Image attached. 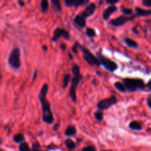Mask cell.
I'll return each mask as SVG.
<instances>
[{
	"instance_id": "1",
	"label": "cell",
	"mask_w": 151,
	"mask_h": 151,
	"mask_svg": "<svg viewBox=\"0 0 151 151\" xmlns=\"http://www.w3.org/2000/svg\"><path fill=\"white\" fill-rule=\"evenodd\" d=\"M49 91V85L44 83L41 87L38 94V100L41 104L42 109V120L47 125L54 123L55 118L51 110V104L47 98V94Z\"/></svg>"
},
{
	"instance_id": "2",
	"label": "cell",
	"mask_w": 151,
	"mask_h": 151,
	"mask_svg": "<svg viewBox=\"0 0 151 151\" xmlns=\"http://www.w3.org/2000/svg\"><path fill=\"white\" fill-rule=\"evenodd\" d=\"M72 74L73 76L71 79V86L69 88V94L72 99V102L74 103H77V90H78V86L81 83V81L83 79L82 75L81 72V68L78 64L75 63L72 66Z\"/></svg>"
},
{
	"instance_id": "3",
	"label": "cell",
	"mask_w": 151,
	"mask_h": 151,
	"mask_svg": "<svg viewBox=\"0 0 151 151\" xmlns=\"http://www.w3.org/2000/svg\"><path fill=\"white\" fill-rule=\"evenodd\" d=\"M122 83L125 86L126 91L130 93L137 91H145V83L144 81L140 78H124Z\"/></svg>"
},
{
	"instance_id": "4",
	"label": "cell",
	"mask_w": 151,
	"mask_h": 151,
	"mask_svg": "<svg viewBox=\"0 0 151 151\" xmlns=\"http://www.w3.org/2000/svg\"><path fill=\"white\" fill-rule=\"evenodd\" d=\"M7 62L13 69H19L21 67V50L19 47H14L10 52Z\"/></svg>"
},
{
	"instance_id": "5",
	"label": "cell",
	"mask_w": 151,
	"mask_h": 151,
	"mask_svg": "<svg viewBox=\"0 0 151 151\" xmlns=\"http://www.w3.org/2000/svg\"><path fill=\"white\" fill-rule=\"evenodd\" d=\"M95 56L97 60H98L100 65H102L109 72H114L118 69V65L116 62L111 60L110 58H107L106 56L103 55L102 53L97 52Z\"/></svg>"
},
{
	"instance_id": "6",
	"label": "cell",
	"mask_w": 151,
	"mask_h": 151,
	"mask_svg": "<svg viewBox=\"0 0 151 151\" xmlns=\"http://www.w3.org/2000/svg\"><path fill=\"white\" fill-rule=\"evenodd\" d=\"M75 44L77 45L78 48L81 50L83 52V58L90 66H100V63H99L98 60L97 59L95 55L91 53V52L88 50V48L85 47L78 42H75Z\"/></svg>"
},
{
	"instance_id": "7",
	"label": "cell",
	"mask_w": 151,
	"mask_h": 151,
	"mask_svg": "<svg viewBox=\"0 0 151 151\" xmlns=\"http://www.w3.org/2000/svg\"><path fill=\"white\" fill-rule=\"evenodd\" d=\"M118 103L117 98L115 96L112 95L108 98H105L99 101L97 104V108L98 111H103L107 110L112 106H114Z\"/></svg>"
},
{
	"instance_id": "8",
	"label": "cell",
	"mask_w": 151,
	"mask_h": 151,
	"mask_svg": "<svg viewBox=\"0 0 151 151\" xmlns=\"http://www.w3.org/2000/svg\"><path fill=\"white\" fill-rule=\"evenodd\" d=\"M136 17H137L136 15H134V16L132 15L131 16H124V15L123 16H119L116 19L111 20L110 22H109V24L115 27H121L125 24H126L127 22L133 21L134 19H135Z\"/></svg>"
},
{
	"instance_id": "9",
	"label": "cell",
	"mask_w": 151,
	"mask_h": 151,
	"mask_svg": "<svg viewBox=\"0 0 151 151\" xmlns=\"http://www.w3.org/2000/svg\"><path fill=\"white\" fill-rule=\"evenodd\" d=\"M60 38H63L66 40H69L70 39V35H69V32L67 30H66L63 28L60 27H57L55 28V29L54 30L53 32V35L52 37L51 40L54 42H56L57 41H58Z\"/></svg>"
},
{
	"instance_id": "10",
	"label": "cell",
	"mask_w": 151,
	"mask_h": 151,
	"mask_svg": "<svg viewBox=\"0 0 151 151\" xmlns=\"http://www.w3.org/2000/svg\"><path fill=\"white\" fill-rule=\"evenodd\" d=\"M89 3V0H64L65 5L67 7H78L80 6H86Z\"/></svg>"
},
{
	"instance_id": "11",
	"label": "cell",
	"mask_w": 151,
	"mask_h": 151,
	"mask_svg": "<svg viewBox=\"0 0 151 151\" xmlns=\"http://www.w3.org/2000/svg\"><path fill=\"white\" fill-rule=\"evenodd\" d=\"M96 8H97V6H96L95 3H89L88 5L86 6V8L84 9V10L82 12L81 15L84 19H86L87 18L90 17V16H91L94 14L96 10Z\"/></svg>"
},
{
	"instance_id": "12",
	"label": "cell",
	"mask_w": 151,
	"mask_h": 151,
	"mask_svg": "<svg viewBox=\"0 0 151 151\" xmlns=\"http://www.w3.org/2000/svg\"><path fill=\"white\" fill-rule=\"evenodd\" d=\"M117 10V7L116 6H109L108 7L106 10H104L103 13V20L108 21L110 17L111 16V15L113 14L114 12H116Z\"/></svg>"
},
{
	"instance_id": "13",
	"label": "cell",
	"mask_w": 151,
	"mask_h": 151,
	"mask_svg": "<svg viewBox=\"0 0 151 151\" xmlns=\"http://www.w3.org/2000/svg\"><path fill=\"white\" fill-rule=\"evenodd\" d=\"M74 24L78 28H84L86 26V19H84L81 14H78L74 18Z\"/></svg>"
},
{
	"instance_id": "14",
	"label": "cell",
	"mask_w": 151,
	"mask_h": 151,
	"mask_svg": "<svg viewBox=\"0 0 151 151\" xmlns=\"http://www.w3.org/2000/svg\"><path fill=\"white\" fill-rule=\"evenodd\" d=\"M135 13L136 16H140V17H143V16H150L151 15V10H145V9H143L139 7H136Z\"/></svg>"
},
{
	"instance_id": "15",
	"label": "cell",
	"mask_w": 151,
	"mask_h": 151,
	"mask_svg": "<svg viewBox=\"0 0 151 151\" xmlns=\"http://www.w3.org/2000/svg\"><path fill=\"white\" fill-rule=\"evenodd\" d=\"M128 127H129L130 129L133 130V131H142L143 128L141 122L137 120L131 121V122L129 123Z\"/></svg>"
},
{
	"instance_id": "16",
	"label": "cell",
	"mask_w": 151,
	"mask_h": 151,
	"mask_svg": "<svg viewBox=\"0 0 151 151\" xmlns=\"http://www.w3.org/2000/svg\"><path fill=\"white\" fill-rule=\"evenodd\" d=\"M65 136L68 137H73L77 134V128L75 125H69L64 132Z\"/></svg>"
},
{
	"instance_id": "17",
	"label": "cell",
	"mask_w": 151,
	"mask_h": 151,
	"mask_svg": "<svg viewBox=\"0 0 151 151\" xmlns=\"http://www.w3.org/2000/svg\"><path fill=\"white\" fill-rule=\"evenodd\" d=\"M124 41H125V44H126L128 47H131V48H134V49L138 48L139 47L138 43H137V41H134V40H133L132 38L126 37V38H124Z\"/></svg>"
},
{
	"instance_id": "18",
	"label": "cell",
	"mask_w": 151,
	"mask_h": 151,
	"mask_svg": "<svg viewBox=\"0 0 151 151\" xmlns=\"http://www.w3.org/2000/svg\"><path fill=\"white\" fill-rule=\"evenodd\" d=\"M51 4L52 5L53 9L58 13H60L62 11V7L60 1L59 0H51Z\"/></svg>"
},
{
	"instance_id": "19",
	"label": "cell",
	"mask_w": 151,
	"mask_h": 151,
	"mask_svg": "<svg viewBox=\"0 0 151 151\" xmlns=\"http://www.w3.org/2000/svg\"><path fill=\"white\" fill-rule=\"evenodd\" d=\"M64 144L69 150H73L76 148V143L71 139H67L65 140Z\"/></svg>"
},
{
	"instance_id": "20",
	"label": "cell",
	"mask_w": 151,
	"mask_h": 151,
	"mask_svg": "<svg viewBox=\"0 0 151 151\" xmlns=\"http://www.w3.org/2000/svg\"><path fill=\"white\" fill-rule=\"evenodd\" d=\"M13 140L14 142L19 143V144H21V143L25 141V137H24V136L23 134L19 133V134H16L13 136Z\"/></svg>"
},
{
	"instance_id": "21",
	"label": "cell",
	"mask_w": 151,
	"mask_h": 151,
	"mask_svg": "<svg viewBox=\"0 0 151 151\" xmlns=\"http://www.w3.org/2000/svg\"><path fill=\"white\" fill-rule=\"evenodd\" d=\"M72 78H71V75L69 74H65L63 75V81H62V88L63 89L66 88L69 85V81H71Z\"/></svg>"
},
{
	"instance_id": "22",
	"label": "cell",
	"mask_w": 151,
	"mask_h": 151,
	"mask_svg": "<svg viewBox=\"0 0 151 151\" xmlns=\"http://www.w3.org/2000/svg\"><path fill=\"white\" fill-rule=\"evenodd\" d=\"M41 10L43 13H47L49 9V1L47 0H42L41 1Z\"/></svg>"
},
{
	"instance_id": "23",
	"label": "cell",
	"mask_w": 151,
	"mask_h": 151,
	"mask_svg": "<svg viewBox=\"0 0 151 151\" xmlns=\"http://www.w3.org/2000/svg\"><path fill=\"white\" fill-rule=\"evenodd\" d=\"M114 87L117 91H119V92H122V93L126 92V89H125V86H124L123 83H122V82H119V81H116V82H115Z\"/></svg>"
},
{
	"instance_id": "24",
	"label": "cell",
	"mask_w": 151,
	"mask_h": 151,
	"mask_svg": "<svg viewBox=\"0 0 151 151\" xmlns=\"http://www.w3.org/2000/svg\"><path fill=\"white\" fill-rule=\"evenodd\" d=\"M120 10H121V12H122V13L124 14V16H131V15L133 14V13H134V11H133L132 9L125 7H124L123 5L121 6Z\"/></svg>"
},
{
	"instance_id": "25",
	"label": "cell",
	"mask_w": 151,
	"mask_h": 151,
	"mask_svg": "<svg viewBox=\"0 0 151 151\" xmlns=\"http://www.w3.org/2000/svg\"><path fill=\"white\" fill-rule=\"evenodd\" d=\"M19 151H30V147H29V145L27 142H23L21 143L19 146Z\"/></svg>"
},
{
	"instance_id": "26",
	"label": "cell",
	"mask_w": 151,
	"mask_h": 151,
	"mask_svg": "<svg viewBox=\"0 0 151 151\" xmlns=\"http://www.w3.org/2000/svg\"><path fill=\"white\" fill-rule=\"evenodd\" d=\"M86 35L89 38H93L96 36V31L94 28L87 27L86 29Z\"/></svg>"
},
{
	"instance_id": "27",
	"label": "cell",
	"mask_w": 151,
	"mask_h": 151,
	"mask_svg": "<svg viewBox=\"0 0 151 151\" xmlns=\"http://www.w3.org/2000/svg\"><path fill=\"white\" fill-rule=\"evenodd\" d=\"M30 151H47V150H41V145L39 144V142H35L32 144V148H30Z\"/></svg>"
},
{
	"instance_id": "28",
	"label": "cell",
	"mask_w": 151,
	"mask_h": 151,
	"mask_svg": "<svg viewBox=\"0 0 151 151\" xmlns=\"http://www.w3.org/2000/svg\"><path fill=\"white\" fill-rule=\"evenodd\" d=\"M103 112L100 111H97L94 113V117L97 119V121H103Z\"/></svg>"
},
{
	"instance_id": "29",
	"label": "cell",
	"mask_w": 151,
	"mask_h": 151,
	"mask_svg": "<svg viewBox=\"0 0 151 151\" xmlns=\"http://www.w3.org/2000/svg\"><path fill=\"white\" fill-rule=\"evenodd\" d=\"M81 151H97L96 150V148L92 145L87 146V147H83V148L81 150Z\"/></svg>"
},
{
	"instance_id": "30",
	"label": "cell",
	"mask_w": 151,
	"mask_h": 151,
	"mask_svg": "<svg viewBox=\"0 0 151 151\" xmlns=\"http://www.w3.org/2000/svg\"><path fill=\"white\" fill-rule=\"evenodd\" d=\"M119 0H106V3L108 4H110L111 6H115V4L119 3Z\"/></svg>"
},
{
	"instance_id": "31",
	"label": "cell",
	"mask_w": 151,
	"mask_h": 151,
	"mask_svg": "<svg viewBox=\"0 0 151 151\" xmlns=\"http://www.w3.org/2000/svg\"><path fill=\"white\" fill-rule=\"evenodd\" d=\"M142 4L144 6H146V7H151V1L150 0H143Z\"/></svg>"
},
{
	"instance_id": "32",
	"label": "cell",
	"mask_w": 151,
	"mask_h": 151,
	"mask_svg": "<svg viewBox=\"0 0 151 151\" xmlns=\"http://www.w3.org/2000/svg\"><path fill=\"white\" fill-rule=\"evenodd\" d=\"M72 51L73 52V53H75V54H76V55L78 54V47H77L76 44H75H75L73 45V47H72Z\"/></svg>"
},
{
	"instance_id": "33",
	"label": "cell",
	"mask_w": 151,
	"mask_h": 151,
	"mask_svg": "<svg viewBox=\"0 0 151 151\" xmlns=\"http://www.w3.org/2000/svg\"><path fill=\"white\" fill-rule=\"evenodd\" d=\"M147 106H148L149 109H150L151 108V104H150V101H151V96L150 95H148V97H147Z\"/></svg>"
},
{
	"instance_id": "34",
	"label": "cell",
	"mask_w": 151,
	"mask_h": 151,
	"mask_svg": "<svg viewBox=\"0 0 151 151\" xmlns=\"http://www.w3.org/2000/svg\"><path fill=\"white\" fill-rule=\"evenodd\" d=\"M150 84H151V81H149L147 83V84H145V90H146V88H147V91H150V89H151Z\"/></svg>"
},
{
	"instance_id": "35",
	"label": "cell",
	"mask_w": 151,
	"mask_h": 151,
	"mask_svg": "<svg viewBox=\"0 0 151 151\" xmlns=\"http://www.w3.org/2000/svg\"><path fill=\"white\" fill-rule=\"evenodd\" d=\"M37 76H38V71L35 70V72L33 73V76H32V81H35L37 78Z\"/></svg>"
},
{
	"instance_id": "36",
	"label": "cell",
	"mask_w": 151,
	"mask_h": 151,
	"mask_svg": "<svg viewBox=\"0 0 151 151\" xmlns=\"http://www.w3.org/2000/svg\"><path fill=\"white\" fill-rule=\"evenodd\" d=\"M60 49H61V50H63V51H65L66 49V45L64 44V43H63V44H60Z\"/></svg>"
},
{
	"instance_id": "37",
	"label": "cell",
	"mask_w": 151,
	"mask_h": 151,
	"mask_svg": "<svg viewBox=\"0 0 151 151\" xmlns=\"http://www.w3.org/2000/svg\"><path fill=\"white\" fill-rule=\"evenodd\" d=\"M18 3H19V4L21 6V7H24V1H18Z\"/></svg>"
},
{
	"instance_id": "38",
	"label": "cell",
	"mask_w": 151,
	"mask_h": 151,
	"mask_svg": "<svg viewBox=\"0 0 151 151\" xmlns=\"http://www.w3.org/2000/svg\"><path fill=\"white\" fill-rule=\"evenodd\" d=\"M132 31H133V32H134L135 34H139V32L137 30V28H136V27H133L132 28Z\"/></svg>"
},
{
	"instance_id": "39",
	"label": "cell",
	"mask_w": 151,
	"mask_h": 151,
	"mask_svg": "<svg viewBox=\"0 0 151 151\" xmlns=\"http://www.w3.org/2000/svg\"><path fill=\"white\" fill-rule=\"evenodd\" d=\"M68 56H69V59H70V60H73V56H72V55L71 54L70 52L68 53Z\"/></svg>"
},
{
	"instance_id": "40",
	"label": "cell",
	"mask_w": 151,
	"mask_h": 151,
	"mask_svg": "<svg viewBox=\"0 0 151 151\" xmlns=\"http://www.w3.org/2000/svg\"><path fill=\"white\" fill-rule=\"evenodd\" d=\"M43 50H44V51H47V46H45V45L43 46Z\"/></svg>"
},
{
	"instance_id": "41",
	"label": "cell",
	"mask_w": 151,
	"mask_h": 151,
	"mask_svg": "<svg viewBox=\"0 0 151 151\" xmlns=\"http://www.w3.org/2000/svg\"><path fill=\"white\" fill-rule=\"evenodd\" d=\"M1 143H2V140H1V139L0 138V145H1ZM0 151H3V150L0 149Z\"/></svg>"
},
{
	"instance_id": "42",
	"label": "cell",
	"mask_w": 151,
	"mask_h": 151,
	"mask_svg": "<svg viewBox=\"0 0 151 151\" xmlns=\"http://www.w3.org/2000/svg\"><path fill=\"white\" fill-rule=\"evenodd\" d=\"M101 151H107V150H101Z\"/></svg>"
}]
</instances>
